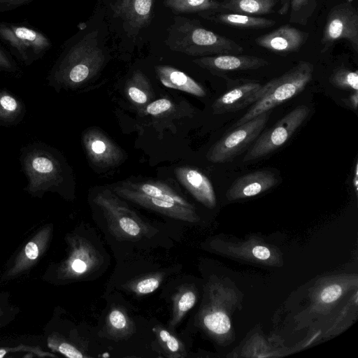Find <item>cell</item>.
Masks as SVG:
<instances>
[{"label": "cell", "instance_id": "6da1fadb", "mask_svg": "<svg viewBox=\"0 0 358 358\" xmlns=\"http://www.w3.org/2000/svg\"><path fill=\"white\" fill-rule=\"evenodd\" d=\"M358 278L356 273L326 275L315 281L308 294V303L304 311L313 324L324 327V336L339 334L350 324L357 310Z\"/></svg>", "mask_w": 358, "mask_h": 358}, {"label": "cell", "instance_id": "7a4b0ae2", "mask_svg": "<svg viewBox=\"0 0 358 358\" xmlns=\"http://www.w3.org/2000/svg\"><path fill=\"white\" fill-rule=\"evenodd\" d=\"M241 302V292L229 280L212 278L205 288L198 324L218 344H230L234 340L231 315Z\"/></svg>", "mask_w": 358, "mask_h": 358}, {"label": "cell", "instance_id": "3957f363", "mask_svg": "<svg viewBox=\"0 0 358 358\" xmlns=\"http://www.w3.org/2000/svg\"><path fill=\"white\" fill-rule=\"evenodd\" d=\"M97 32L85 35L61 54L46 80L55 90L75 88L93 77L105 60Z\"/></svg>", "mask_w": 358, "mask_h": 358}, {"label": "cell", "instance_id": "277c9868", "mask_svg": "<svg viewBox=\"0 0 358 358\" xmlns=\"http://www.w3.org/2000/svg\"><path fill=\"white\" fill-rule=\"evenodd\" d=\"M167 33L165 43L169 49L189 56L241 54L243 52L240 44L206 29L196 20L175 17Z\"/></svg>", "mask_w": 358, "mask_h": 358}, {"label": "cell", "instance_id": "5b68a950", "mask_svg": "<svg viewBox=\"0 0 358 358\" xmlns=\"http://www.w3.org/2000/svg\"><path fill=\"white\" fill-rule=\"evenodd\" d=\"M20 162L27 179L24 188L33 194L60 192L67 180V169L60 153L42 142L22 148Z\"/></svg>", "mask_w": 358, "mask_h": 358}, {"label": "cell", "instance_id": "8992f818", "mask_svg": "<svg viewBox=\"0 0 358 358\" xmlns=\"http://www.w3.org/2000/svg\"><path fill=\"white\" fill-rule=\"evenodd\" d=\"M314 67L306 61H299L293 68L264 85L263 96L249 108L231 128L239 126L258 115L271 110L301 92L313 78Z\"/></svg>", "mask_w": 358, "mask_h": 358}, {"label": "cell", "instance_id": "52a82bcc", "mask_svg": "<svg viewBox=\"0 0 358 358\" xmlns=\"http://www.w3.org/2000/svg\"><path fill=\"white\" fill-rule=\"evenodd\" d=\"M206 247L222 256L248 263L271 267L283 265L279 249L257 236L238 241L214 237L207 241Z\"/></svg>", "mask_w": 358, "mask_h": 358}, {"label": "cell", "instance_id": "ba28073f", "mask_svg": "<svg viewBox=\"0 0 358 358\" xmlns=\"http://www.w3.org/2000/svg\"><path fill=\"white\" fill-rule=\"evenodd\" d=\"M0 41L13 55L26 66L41 59L52 46L41 31L23 24L0 22Z\"/></svg>", "mask_w": 358, "mask_h": 358}, {"label": "cell", "instance_id": "9c48e42d", "mask_svg": "<svg viewBox=\"0 0 358 358\" xmlns=\"http://www.w3.org/2000/svg\"><path fill=\"white\" fill-rule=\"evenodd\" d=\"M94 201L102 210L110 231L116 238L136 240L150 232V227L110 190L98 193Z\"/></svg>", "mask_w": 358, "mask_h": 358}, {"label": "cell", "instance_id": "30bf717a", "mask_svg": "<svg viewBox=\"0 0 358 358\" xmlns=\"http://www.w3.org/2000/svg\"><path fill=\"white\" fill-rule=\"evenodd\" d=\"M310 113L306 105H299L285 115L271 128L260 134L243 157L244 162L261 159L276 151L292 136Z\"/></svg>", "mask_w": 358, "mask_h": 358}, {"label": "cell", "instance_id": "8fae6325", "mask_svg": "<svg viewBox=\"0 0 358 358\" xmlns=\"http://www.w3.org/2000/svg\"><path fill=\"white\" fill-rule=\"evenodd\" d=\"M271 110L262 113L232 128V131L211 147L207 153L208 160L213 163L232 161L257 139L268 122Z\"/></svg>", "mask_w": 358, "mask_h": 358}, {"label": "cell", "instance_id": "7c38bea8", "mask_svg": "<svg viewBox=\"0 0 358 358\" xmlns=\"http://www.w3.org/2000/svg\"><path fill=\"white\" fill-rule=\"evenodd\" d=\"M346 40L358 51V13L354 5L345 1L329 12L321 40L322 52L327 51L340 40Z\"/></svg>", "mask_w": 358, "mask_h": 358}, {"label": "cell", "instance_id": "4fadbf2b", "mask_svg": "<svg viewBox=\"0 0 358 358\" xmlns=\"http://www.w3.org/2000/svg\"><path fill=\"white\" fill-rule=\"evenodd\" d=\"M264 92V85L257 80H234L232 86L213 103V113L221 115L243 109L256 102Z\"/></svg>", "mask_w": 358, "mask_h": 358}, {"label": "cell", "instance_id": "5bb4252c", "mask_svg": "<svg viewBox=\"0 0 358 358\" xmlns=\"http://www.w3.org/2000/svg\"><path fill=\"white\" fill-rule=\"evenodd\" d=\"M113 191L117 196L124 199L173 219L191 223L199 220L195 208H188L174 202L150 196L132 190L122 183L113 187Z\"/></svg>", "mask_w": 358, "mask_h": 358}, {"label": "cell", "instance_id": "9a60e30c", "mask_svg": "<svg viewBox=\"0 0 358 358\" xmlns=\"http://www.w3.org/2000/svg\"><path fill=\"white\" fill-rule=\"evenodd\" d=\"M193 62L213 74L223 75L229 72L255 70L268 64L261 57L241 54H222L201 57Z\"/></svg>", "mask_w": 358, "mask_h": 358}, {"label": "cell", "instance_id": "2e32d148", "mask_svg": "<svg viewBox=\"0 0 358 358\" xmlns=\"http://www.w3.org/2000/svg\"><path fill=\"white\" fill-rule=\"evenodd\" d=\"M83 141L88 158L97 166H113L122 159L123 154L120 148L98 129L85 131Z\"/></svg>", "mask_w": 358, "mask_h": 358}, {"label": "cell", "instance_id": "e0dca14e", "mask_svg": "<svg viewBox=\"0 0 358 358\" xmlns=\"http://www.w3.org/2000/svg\"><path fill=\"white\" fill-rule=\"evenodd\" d=\"M278 182L273 172L257 170L237 178L227 189L226 197L231 201L255 196L271 189Z\"/></svg>", "mask_w": 358, "mask_h": 358}, {"label": "cell", "instance_id": "ac0fdd59", "mask_svg": "<svg viewBox=\"0 0 358 358\" xmlns=\"http://www.w3.org/2000/svg\"><path fill=\"white\" fill-rule=\"evenodd\" d=\"M308 33L288 24L255 39L260 47L279 54H289L297 52L306 42Z\"/></svg>", "mask_w": 358, "mask_h": 358}, {"label": "cell", "instance_id": "d6986e66", "mask_svg": "<svg viewBox=\"0 0 358 358\" xmlns=\"http://www.w3.org/2000/svg\"><path fill=\"white\" fill-rule=\"evenodd\" d=\"M179 182L200 203L209 208L216 206V196L213 187L208 178L200 171L187 166L175 169Z\"/></svg>", "mask_w": 358, "mask_h": 358}, {"label": "cell", "instance_id": "ffe728a7", "mask_svg": "<svg viewBox=\"0 0 358 358\" xmlns=\"http://www.w3.org/2000/svg\"><path fill=\"white\" fill-rule=\"evenodd\" d=\"M154 0H116L112 9L130 29H140L150 24Z\"/></svg>", "mask_w": 358, "mask_h": 358}, {"label": "cell", "instance_id": "44dd1931", "mask_svg": "<svg viewBox=\"0 0 358 358\" xmlns=\"http://www.w3.org/2000/svg\"><path fill=\"white\" fill-rule=\"evenodd\" d=\"M199 15L216 23L243 29H265L275 24L270 19L218 9L201 12Z\"/></svg>", "mask_w": 358, "mask_h": 358}, {"label": "cell", "instance_id": "7402d4cb", "mask_svg": "<svg viewBox=\"0 0 358 358\" xmlns=\"http://www.w3.org/2000/svg\"><path fill=\"white\" fill-rule=\"evenodd\" d=\"M277 347L276 341H273L272 338L266 339L257 332L248 338L241 348H238L231 356L242 357H282L291 352V350H285V348Z\"/></svg>", "mask_w": 358, "mask_h": 358}, {"label": "cell", "instance_id": "603a6c76", "mask_svg": "<svg viewBox=\"0 0 358 358\" xmlns=\"http://www.w3.org/2000/svg\"><path fill=\"white\" fill-rule=\"evenodd\" d=\"M159 79L166 87L178 90L196 96H204L203 87L182 71L170 66L159 65L155 68Z\"/></svg>", "mask_w": 358, "mask_h": 358}, {"label": "cell", "instance_id": "cb8c5ba5", "mask_svg": "<svg viewBox=\"0 0 358 358\" xmlns=\"http://www.w3.org/2000/svg\"><path fill=\"white\" fill-rule=\"evenodd\" d=\"M125 187L139 193L164 199L170 202H174L188 208H194L183 196L177 192L169 184L162 181H153L145 182H122Z\"/></svg>", "mask_w": 358, "mask_h": 358}, {"label": "cell", "instance_id": "d4e9b609", "mask_svg": "<svg viewBox=\"0 0 358 358\" xmlns=\"http://www.w3.org/2000/svg\"><path fill=\"white\" fill-rule=\"evenodd\" d=\"M277 0H224L218 10L245 15H263L273 12Z\"/></svg>", "mask_w": 358, "mask_h": 358}, {"label": "cell", "instance_id": "484cf974", "mask_svg": "<svg viewBox=\"0 0 358 358\" xmlns=\"http://www.w3.org/2000/svg\"><path fill=\"white\" fill-rule=\"evenodd\" d=\"M24 103L12 93L0 90V124L12 126L18 124L25 113Z\"/></svg>", "mask_w": 358, "mask_h": 358}, {"label": "cell", "instance_id": "4316f807", "mask_svg": "<svg viewBox=\"0 0 358 358\" xmlns=\"http://www.w3.org/2000/svg\"><path fill=\"white\" fill-rule=\"evenodd\" d=\"M71 262V269L76 275L92 272L100 263V256L90 243L83 242L75 251Z\"/></svg>", "mask_w": 358, "mask_h": 358}, {"label": "cell", "instance_id": "83f0119b", "mask_svg": "<svg viewBox=\"0 0 358 358\" xmlns=\"http://www.w3.org/2000/svg\"><path fill=\"white\" fill-rule=\"evenodd\" d=\"M197 301V294L192 287H181L173 297V312L169 327H175L192 309Z\"/></svg>", "mask_w": 358, "mask_h": 358}, {"label": "cell", "instance_id": "f1b7e54d", "mask_svg": "<svg viewBox=\"0 0 358 358\" xmlns=\"http://www.w3.org/2000/svg\"><path fill=\"white\" fill-rule=\"evenodd\" d=\"M108 334L117 338L125 337L133 333L134 325L124 309L113 308L106 317Z\"/></svg>", "mask_w": 358, "mask_h": 358}, {"label": "cell", "instance_id": "f546056e", "mask_svg": "<svg viewBox=\"0 0 358 358\" xmlns=\"http://www.w3.org/2000/svg\"><path fill=\"white\" fill-rule=\"evenodd\" d=\"M164 5L177 13H199L218 9L220 2L213 0H164Z\"/></svg>", "mask_w": 358, "mask_h": 358}, {"label": "cell", "instance_id": "4dcf8cb0", "mask_svg": "<svg viewBox=\"0 0 358 358\" xmlns=\"http://www.w3.org/2000/svg\"><path fill=\"white\" fill-rule=\"evenodd\" d=\"M152 331L167 357L181 358L186 356L185 348L177 337L160 326H156Z\"/></svg>", "mask_w": 358, "mask_h": 358}, {"label": "cell", "instance_id": "1f68e13d", "mask_svg": "<svg viewBox=\"0 0 358 358\" xmlns=\"http://www.w3.org/2000/svg\"><path fill=\"white\" fill-rule=\"evenodd\" d=\"M319 0H291L289 22L306 25L315 12Z\"/></svg>", "mask_w": 358, "mask_h": 358}, {"label": "cell", "instance_id": "d6a6232c", "mask_svg": "<svg viewBox=\"0 0 358 358\" xmlns=\"http://www.w3.org/2000/svg\"><path fill=\"white\" fill-rule=\"evenodd\" d=\"M329 83L340 90L358 91V71L338 68L330 76Z\"/></svg>", "mask_w": 358, "mask_h": 358}, {"label": "cell", "instance_id": "836d02e7", "mask_svg": "<svg viewBox=\"0 0 358 358\" xmlns=\"http://www.w3.org/2000/svg\"><path fill=\"white\" fill-rule=\"evenodd\" d=\"M162 279V274H150L134 280L128 285V288L138 296L148 294L159 287Z\"/></svg>", "mask_w": 358, "mask_h": 358}, {"label": "cell", "instance_id": "e575fe53", "mask_svg": "<svg viewBox=\"0 0 358 358\" xmlns=\"http://www.w3.org/2000/svg\"><path fill=\"white\" fill-rule=\"evenodd\" d=\"M129 85L127 87V94L134 103L145 104L148 100V94L146 92L147 88L144 85L147 83L144 76L136 72L134 74Z\"/></svg>", "mask_w": 358, "mask_h": 358}, {"label": "cell", "instance_id": "d590c367", "mask_svg": "<svg viewBox=\"0 0 358 358\" xmlns=\"http://www.w3.org/2000/svg\"><path fill=\"white\" fill-rule=\"evenodd\" d=\"M0 71L17 73L20 69L10 54L0 45Z\"/></svg>", "mask_w": 358, "mask_h": 358}, {"label": "cell", "instance_id": "8d00e7d4", "mask_svg": "<svg viewBox=\"0 0 358 358\" xmlns=\"http://www.w3.org/2000/svg\"><path fill=\"white\" fill-rule=\"evenodd\" d=\"M172 103L168 99L162 98L149 103L145 111L148 114L157 115L165 113L172 108Z\"/></svg>", "mask_w": 358, "mask_h": 358}, {"label": "cell", "instance_id": "74e56055", "mask_svg": "<svg viewBox=\"0 0 358 358\" xmlns=\"http://www.w3.org/2000/svg\"><path fill=\"white\" fill-rule=\"evenodd\" d=\"M34 0H0V13L13 10L19 7L27 5Z\"/></svg>", "mask_w": 358, "mask_h": 358}, {"label": "cell", "instance_id": "f35d334b", "mask_svg": "<svg viewBox=\"0 0 358 358\" xmlns=\"http://www.w3.org/2000/svg\"><path fill=\"white\" fill-rule=\"evenodd\" d=\"M58 349L62 354L70 358H83L86 357L76 348L66 343L60 344Z\"/></svg>", "mask_w": 358, "mask_h": 358}, {"label": "cell", "instance_id": "ab89813d", "mask_svg": "<svg viewBox=\"0 0 358 358\" xmlns=\"http://www.w3.org/2000/svg\"><path fill=\"white\" fill-rule=\"evenodd\" d=\"M342 101L352 109L357 110L358 108V91H354L348 98Z\"/></svg>", "mask_w": 358, "mask_h": 358}, {"label": "cell", "instance_id": "60d3db41", "mask_svg": "<svg viewBox=\"0 0 358 358\" xmlns=\"http://www.w3.org/2000/svg\"><path fill=\"white\" fill-rule=\"evenodd\" d=\"M25 254L27 257L31 259H36L38 255L37 245L33 242L27 243L25 247Z\"/></svg>", "mask_w": 358, "mask_h": 358}, {"label": "cell", "instance_id": "b9f144b4", "mask_svg": "<svg viewBox=\"0 0 358 358\" xmlns=\"http://www.w3.org/2000/svg\"><path fill=\"white\" fill-rule=\"evenodd\" d=\"M352 185L354 186L355 192L357 194V189H358V164H357V162H356L355 167V174H354V178H352Z\"/></svg>", "mask_w": 358, "mask_h": 358}, {"label": "cell", "instance_id": "7bdbcfd3", "mask_svg": "<svg viewBox=\"0 0 358 358\" xmlns=\"http://www.w3.org/2000/svg\"><path fill=\"white\" fill-rule=\"evenodd\" d=\"M6 352L5 350H0V358H1V357H3V355L6 354Z\"/></svg>", "mask_w": 358, "mask_h": 358}]
</instances>
